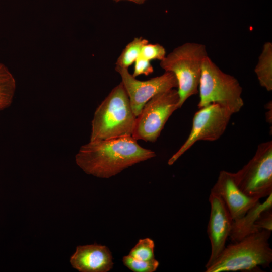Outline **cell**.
<instances>
[{
	"mask_svg": "<svg viewBox=\"0 0 272 272\" xmlns=\"http://www.w3.org/2000/svg\"><path fill=\"white\" fill-rule=\"evenodd\" d=\"M70 262L80 272H108L114 264L109 249L96 243L78 246Z\"/></svg>",
	"mask_w": 272,
	"mask_h": 272,
	"instance_id": "12",
	"label": "cell"
},
{
	"mask_svg": "<svg viewBox=\"0 0 272 272\" xmlns=\"http://www.w3.org/2000/svg\"><path fill=\"white\" fill-rule=\"evenodd\" d=\"M208 56L204 44L186 42L174 48L160 61V67L174 74L177 80L179 108L188 98L198 93L202 62Z\"/></svg>",
	"mask_w": 272,
	"mask_h": 272,
	"instance_id": "4",
	"label": "cell"
},
{
	"mask_svg": "<svg viewBox=\"0 0 272 272\" xmlns=\"http://www.w3.org/2000/svg\"><path fill=\"white\" fill-rule=\"evenodd\" d=\"M16 89L15 80L7 67L0 63V111L12 103Z\"/></svg>",
	"mask_w": 272,
	"mask_h": 272,
	"instance_id": "15",
	"label": "cell"
},
{
	"mask_svg": "<svg viewBox=\"0 0 272 272\" xmlns=\"http://www.w3.org/2000/svg\"><path fill=\"white\" fill-rule=\"evenodd\" d=\"M272 209V194L262 203L259 201L250 209L241 218L233 221L229 235L231 240L237 242L256 232L255 222L264 211Z\"/></svg>",
	"mask_w": 272,
	"mask_h": 272,
	"instance_id": "13",
	"label": "cell"
},
{
	"mask_svg": "<svg viewBox=\"0 0 272 272\" xmlns=\"http://www.w3.org/2000/svg\"><path fill=\"white\" fill-rule=\"evenodd\" d=\"M155 244L149 238L140 239L136 245L131 249L129 255L141 260H151L155 259Z\"/></svg>",
	"mask_w": 272,
	"mask_h": 272,
	"instance_id": "17",
	"label": "cell"
},
{
	"mask_svg": "<svg viewBox=\"0 0 272 272\" xmlns=\"http://www.w3.org/2000/svg\"><path fill=\"white\" fill-rule=\"evenodd\" d=\"M132 76L136 78L138 76L144 75L148 76L154 72L150 61L140 56L134 62Z\"/></svg>",
	"mask_w": 272,
	"mask_h": 272,
	"instance_id": "20",
	"label": "cell"
},
{
	"mask_svg": "<svg viewBox=\"0 0 272 272\" xmlns=\"http://www.w3.org/2000/svg\"><path fill=\"white\" fill-rule=\"evenodd\" d=\"M198 92L199 109L216 103L233 114L244 105L242 88L238 80L223 72L208 56L202 62Z\"/></svg>",
	"mask_w": 272,
	"mask_h": 272,
	"instance_id": "5",
	"label": "cell"
},
{
	"mask_svg": "<svg viewBox=\"0 0 272 272\" xmlns=\"http://www.w3.org/2000/svg\"><path fill=\"white\" fill-rule=\"evenodd\" d=\"M232 115L228 110L216 103L200 108L193 116L191 130L187 139L168 160V165H173L197 141L219 139L225 132Z\"/></svg>",
	"mask_w": 272,
	"mask_h": 272,
	"instance_id": "8",
	"label": "cell"
},
{
	"mask_svg": "<svg viewBox=\"0 0 272 272\" xmlns=\"http://www.w3.org/2000/svg\"><path fill=\"white\" fill-rule=\"evenodd\" d=\"M156 156L141 146L131 135L90 141L75 156L77 165L86 173L102 178L115 176L123 170Z\"/></svg>",
	"mask_w": 272,
	"mask_h": 272,
	"instance_id": "1",
	"label": "cell"
},
{
	"mask_svg": "<svg viewBox=\"0 0 272 272\" xmlns=\"http://www.w3.org/2000/svg\"><path fill=\"white\" fill-rule=\"evenodd\" d=\"M260 86L267 91L272 90V43L265 42L254 69Z\"/></svg>",
	"mask_w": 272,
	"mask_h": 272,
	"instance_id": "14",
	"label": "cell"
},
{
	"mask_svg": "<svg viewBox=\"0 0 272 272\" xmlns=\"http://www.w3.org/2000/svg\"><path fill=\"white\" fill-rule=\"evenodd\" d=\"M177 90L171 89L150 99L136 117L131 136L136 140L155 142L172 113L179 108Z\"/></svg>",
	"mask_w": 272,
	"mask_h": 272,
	"instance_id": "6",
	"label": "cell"
},
{
	"mask_svg": "<svg viewBox=\"0 0 272 272\" xmlns=\"http://www.w3.org/2000/svg\"><path fill=\"white\" fill-rule=\"evenodd\" d=\"M266 108L268 109V112L266 113V119L267 122L269 123H271V118H270V116L271 117V115H270V112L271 111L270 109L271 108V102H269V103H267L266 105Z\"/></svg>",
	"mask_w": 272,
	"mask_h": 272,
	"instance_id": "22",
	"label": "cell"
},
{
	"mask_svg": "<svg viewBox=\"0 0 272 272\" xmlns=\"http://www.w3.org/2000/svg\"><path fill=\"white\" fill-rule=\"evenodd\" d=\"M166 55L165 48L158 43H147L143 47L140 56L151 61L158 60L161 61Z\"/></svg>",
	"mask_w": 272,
	"mask_h": 272,
	"instance_id": "19",
	"label": "cell"
},
{
	"mask_svg": "<svg viewBox=\"0 0 272 272\" xmlns=\"http://www.w3.org/2000/svg\"><path fill=\"white\" fill-rule=\"evenodd\" d=\"M123 264L133 272H154L158 268L159 262L155 258L145 261L135 259L129 255L123 256Z\"/></svg>",
	"mask_w": 272,
	"mask_h": 272,
	"instance_id": "18",
	"label": "cell"
},
{
	"mask_svg": "<svg viewBox=\"0 0 272 272\" xmlns=\"http://www.w3.org/2000/svg\"><path fill=\"white\" fill-rule=\"evenodd\" d=\"M113 1L116 2H118L122 1H127L131 2H133L138 4H142L145 3V2L146 0H113Z\"/></svg>",
	"mask_w": 272,
	"mask_h": 272,
	"instance_id": "23",
	"label": "cell"
},
{
	"mask_svg": "<svg viewBox=\"0 0 272 272\" xmlns=\"http://www.w3.org/2000/svg\"><path fill=\"white\" fill-rule=\"evenodd\" d=\"M148 42L142 37L134 38L123 50L116 61V66L128 69L140 56L144 45Z\"/></svg>",
	"mask_w": 272,
	"mask_h": 272,
	"instance_id": "16",
	"label": "cell"
},
{
	"mask_svg": "<svg viewBox=\"0 0 272 272\" xmlns=\"http://www.w3.org/2000/svg\"><path fill=\"white\" fill-rule=\"evenodd\" d=\"M271 231L261 230L225 247L206 272L254 271L269 267L272 249L268 240Z\"/></svg>",
	"mask_w": 272,
	"mask_h": 272,
	"instance_id": "2",
	"label": "cell"
},
{
	"mask_svg": "<svg viewBox=\"0 0 272 272\" xmlns=\"http://www.w3.org/2000/svg\"><path fill=\"white\" fill-rule=\"evenodd\" d=\"M136 116L121 82L96 109L91 122L90 141L131 135Z\"/></svg>",
	"mask_w": 272,
	"mask_h": 272,
	"instance_id": "3",
	"label": "cell"
},
{
	"mask_svg": "<svg viewBox=\"0 0 272 272\" xmlns=\"http://www.w3.org/2000/svg\"><path fill=\"white\" fill-rule=\"evenodd\" d=\"M211 192L223 200L233 221L243 217L260 199L248 196L238 186L234 173L225 170L220 172Z\"/></svg>",
	"mask_w": 272,
	"mask_h": 272,
	"instance_id": "11",
	"label": "cell"
},
{
	"mask_svg": "<svg viewBox=\"0 0 272 272\" xmlns=\"http://www.w3.org/2000/svg\"><path fill=\"white\" fill-rule=\"evenodd\" d=\"M115 71L121 78L128 95L132 111L136 117L143 107L156 95L178 87L175 76L170 72L146 81H140L132 76L127 69L115 66Z\"/></svg>",
	"mask_w": 272,
	"mask_h": 272,
	"instance_id": "9",
	"label": "cell"
},
{
	"mask_svg": "<svg viewBox=\"0 0 272 272\" xmlns=\"http://www.w3.org/2000/svg\"><path fill=\"white\" fill-rule=\"evenodd\" d=\"M234 174L238 186L248 196L260 199L272 194V141L259 144L253 157Z\"/></svg>",
	"mask_w": 272,
	"mask_h": 272,
	"instance_id": "7",
	"label": "cell"
},
{
	"mask_svg": "<svg viewBox=\"0 0 272 272\" xmlns=\"http://www.w3.org/2000/svg\"><path fill=\"white\" fill-rule=\"evenodd\" d=\"M209 200L211 212L207 232L211 251L206 268L213 263L225 248L233 222L227 207L218 195L211 192Z\"/></svg>",
	"mask_w": 272,
	"mask_h": 272,
	"instance_id": "10",
	"label": "cell"
},
{
	"mask_svg": "<svg viewBox=\"0 0 272 272\" xmlns=\"http://www.w3.org/2000/svg\"><path fill=\"white\" fill-rule=\"evenodd\" d=\"M257 231L267 230L272 231V209L263 212L255 222Z\"/></svg>",
	"mask_w": 272,
	"mask_h": 272,
	"instance_id": "21",
	"label": "cell"
}]
</instances>
